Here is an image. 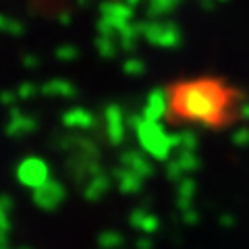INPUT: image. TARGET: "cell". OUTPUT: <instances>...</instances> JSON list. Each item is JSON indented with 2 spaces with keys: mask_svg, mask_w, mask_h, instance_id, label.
<instances>
[{
  "mask_svg": "<svg viewBox=\"0 0 249 249\" xmlns=\"http://www.w3.org/2000/svg\"><path fill=\"white\" fill-rule=\"evenodd\" d=\"M0 31H6V34H23V25L17 21H13L9 17H4V15H0Z\"/></svg>",
  "mask_w": 249,
  "mask_h": 249,
  "instance_id": "obj_5",
  "label": "cell"
},
{
  "mask_svg": "<svg viewBox=\"0 0 249 249\" xmlns=\"http://www.w3.org/2000/svg\"><path fill=\"white\" fill-rule=\"evenodd\" d=\"M177 4H181V0H150V6H147V15H150L152 19L166 17L170 11L177 9Z\"/></svg>",
  "mask_w": 249,
  "mask_h": 249,
  "instance_id": "obj_4",
  "label": "cell"
},
{
  "mask_svg": "<svg viewBox=\"0 0 249 249\" xmlns=\"http://www.w3.org/2000/svg\"><path fill=\"white\" fill-rule=\"evenodd\" d=\"M164 93V116L175 124L224 129L235 121L241 96L231 83L216 77H193L170 83Z\"/></svg>",
  "mask_w": 249,
  "mask_h": 249,
  "instance_id": "obj_1",
  "label": "cell"
},
{
  "mask_svg": "<svg viewBox=\"0 0 249 249\" xmlns=\"http://www.w3.org/2000/svg\"><path fill=\"white\" fill-rule=\"evenodd\" d=\"M98 48H102L104 54H110L112 50H116V44L112 42V37H104V36H100V40H98Z\"/></svg>",
  "mask_w": 249,
  "mask_h": 249,
  "instance_id": "obj_6",
  "label": "cell"
},
{
  "mask_svg": "<svg viewBox=\"0 0 249 249\" xmlns=\"http://www.w3.org/2000/svg\"><path fill=\"white\" fill-rule=\"evenodd\" d=\"M100 13H102L100 19L112 23V25L119 29L123 25H127L129 21H133V6L124 4L123 0H108V2L100 6Z\"/></svg>",
  "mask_w": 249,
  "mask_h": 249,
  "instance_id": "obj_3",
  "label": "cell"
},
{
  "mask_svg": "<svg viewBox=\"0 0 249 249\" xmlns=\"http://www.w3.org/2000/svg\"><path fill=\"white\" fill-rule=\"evenodd\" d=\"M142 36L147 37L152 44L164 46V48H170V46H177L181 42V31H178V27L170 21H145V23H142Z\"/></svg>",
  "mask_w": 249,
  "mask_h": 249,
  "instance_id": "obj_2",
  "label": "cell"
},
{
  "mask_svg": "<svg viewBox=\"0 0 249 249\" xmlns=\"http://www.w3.org/2000/svg\"><path fill=\"white\" fill-rule=\"evenodd\" d=\"M123 2H124V4H129V6H133V4L139 2V0H123Z\"/></svg>",
  "mask_w": 249,
  "mask_h": 249,
  "instance_id": "obj_7",
  "label": "cell"
}]
</instances>
